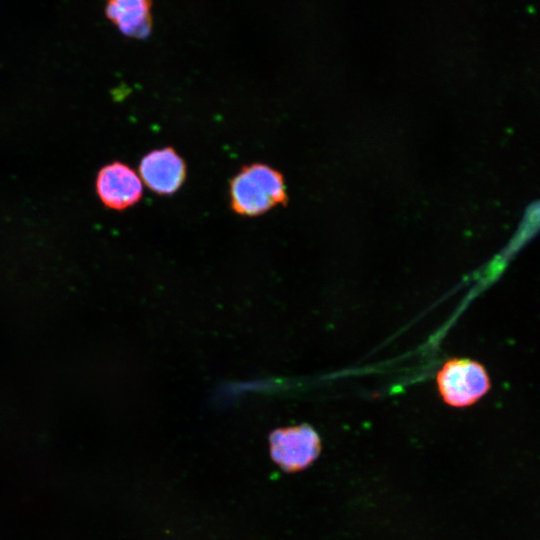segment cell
Listing matches in <instances>:
<instances>
[{
    "instance_id": "1",
    "label": "cell",
    "mask_w": 540,
    "mask_h": 540,
    "mask_svg": "<svg viewBox=\"0 0 540 540\" xmlns=\"http://www.w3.org/2000/svg\"><path fill=\"white\" fill-rule=\"evenodd\" d=\"M229 195L231 208L243 216L261 215L287 199L282 174L262 163L241 167L230 181Z\"/></svg>"
},
{
    "instance_id": "4",
    "label": "cell",
    "mask_w": 540,
    "mask_h": 540,
    "mask_svg": "<svg viewBox=\"0 0 540 540\" xmlns=\"http://www.w3.org/2000/svg\"><path fill=\"white\" fill-rule=\"evenodd\" d=\"M95 187L100 201L114 210H124L134 205L143 194L139 174L119 161L106 164L99 170Z\"/></svg>"
},
{
    "instance_id": "3",
    "label": "cell",
    "mask_w": 540,
    "mask_h": 540,
    "mask_svg": "<svg viewBox=\"0 0 540 540\" xmlns=\"http://www.w3.org/2000/svg\"><path fill=\"white\" fill-rule=\"evenodd\" d=\"M269 441L272 459L286 472L307 468L321 452L320 437L308 424L276 429Z\"/></svg>"
},
{
    "instance_id": "6",
    "label": "cell",
    "mask_w": 540,
    "mask_h": 540,
    "mask_svg": "<svg viewBox=\"0 0 540 540\" xmlns=\"http://www.w3.org/2000/svg\"><path fill=\"white\" fill-rule=\"evenodd\" d=\"M151 7L148 0H111L105 14L124 35L143 39L151 32Z\"/></svg>"
},
{
    "instance_id": "5",
    "label": "cell",
    "mask_w": 540,
    "mask_h": 540,
    "mask_svg": "<svg viewBox=\"0 0 540 540\" xmlns=\"http://www.w3.org/2000/svg\"><path fill=\"white\" fill-rule=\"evenodd\" d=\"M139 177L153 192L175 193L184 183L187 167L184 159L172 148L164 147L147 153L139 164Z\"/></svg>"
},
{
    "instance_id": "2",
    "label": "cell",
    "mask_w": 540,
    "mask_h": 540,
    "mask_svg": "<svg viewBox=\"0 0 540 540\" xmlns=\"http://www.w3.org/2000/svg\"><path fill=\"white\" fill-rule=\"evenodd\" d=\"M436 382L444 402L457 408L473 405L490 389L485 367L466 358L445 362L437 373Z\"/></svg>"
}]
</instances>
